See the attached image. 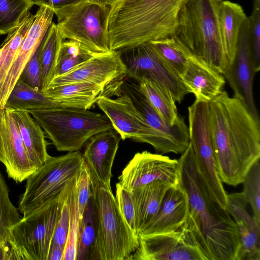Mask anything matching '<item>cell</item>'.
<instances>
[{
  "instance_id": "obj_4",
  "label": "cell",
  "mask_w": 260,
  "mask_h": 260,
  "mask_svg": "<svg viewBox=\"0 0 260 260\" xmlns=\"http://www.w3.org/2000/svg\"><path fill=\"white\" fill-rule=\"evenodd\" d=\"M222 0H186L171 35L193 54L223 75L229 67L220 35L218 11Z\"/></svg>"
},
{
  "instance_id": "obj_5",
  "label": "cell",
  "mask_w": 260,
  "mask_h": 260,
  "mask_svg": "<svg viewBox=\"0 0 260 260\" xmlns=\"http://www.w3.org/2000/svg\"><path fill=\"white\" fill-rule=\"evenodd\" d=\"M77 175L55 199L23 216L8 230L10 260H47L62 204Z\"/></svg>"
},
{
  "instance_id": "obj_32",
  "label": "cell",
  "mask_w": 260,
  "mask_h": 260,
  "mask_svg": "<svg viewBox=\"0 0 260 260\" xmlns=\"http://www.w3.org/2000/svg\"><path fill=\"white\" fill-rule=\"evenodd\" d=\"M35 17V15L29 12L18 27L8 34L7 38L0 45V89Z\"/></svg>"
},
{
  "instance_id": "obj_31",
  "label": "cell",
  "mask_w": 260,
  "mask_h": 260,
  "mask_svg": "<svg viewBox=\"0 0 260 260\" xmlns=\"http://www.w3.org/2000/svg\"><path fill=\"white\" fill-rule=\"evenodd\" d=\"M149 43L162 59L179 77L192 52L171 35Z\"/></svg>"
},
{
  "instance_id": "obj_35",
  "label": "cell",
  "mask_w": 260,
  "mask_h": 260,
  "mask_svg": "<svg viewBox=\"0 0 260 260\" xmlns=\"http://www.w3.org/2000/svg\"><path fill=\"white\" fill-rule=\"evenodd\" d=\"M34 5L32 0H0V35L18 27Z\"/></svg>"
},
{
  "instance_id": "obj_13",
  "label": "cell",
  "mask_w": 260,
  "mask_h": 260,
  "mask_svg": "<svg viewBox=\"0 0 260 260\" xmlns=\"http://www.w3.org/2000/svg\"><path fill=\"white\" fill-rule=\"evenodd\" d=\"M138 239L129 260H206L185 223L167 232L139 234Z\"/></svg>"
},
{
  "instance_id": "obj_47",
  "label": "cell",
  "mask_w": 260,
  "mask_h": 260,
  "mask_svg": "<svg viewBox=\"0 0 260 260\" xmlns=\"http://www.w3.org/2000/svg\"><path fill=\"white\" fill-rule=\"evenodd\" d=\"M89 2L103 6H110L114 0H87Z\"/></svg>"
},
{
  "instance_id": "obj_24",
  "label": "cell",
  "mask_w": 260,
  "mask_h": 260,
  "mask_svg": "<svg viewBox=\"0 0 260 260\" xmlns=\"http://www.w3.org/2000/svg\"><path fill=\"white\" fill-rule=\"evenodd\" d=\"M172 186L157 180L130 191L135 208L138 235L155 216L166 192Z\"/></svg>"
},
{
  "instance_id": "obj_3",
  "label": "cell",
  "mask_w": 260,
  "mask_h": 260,
  "mask_svg": "<svg viewBox=\"0 0 260 260\" xmlns=\"http://www.w3.org/2000/svg\"><path fill=\"white\" fill-rule=\"evenodd\" d=\"M186 0H114L106 32L111 51H121L171 35Z\"/></svg>"
},
{
  "instance_id": "obj_46",
  "label": "cell",
  "mask_w": 260,
  "mask_h": 260,
  "mask_svg": "<svg viewBox=\"0 0 260 260\" xmlns=\"http://www.w3.org/2000/svg\"><path fill=\"white\" fill-rule=\"evenodd\" d=\"M10 259V248L7 241H0V260Z\"/></svg>"
},
{
  "instance_id": "obj_18",
  "label": "cell",
  "mask_w": 260,
  "mask_h": 260,
  "mask_svg": "<svg viewBox=\"0 0 260 260\" xmlns=\"http://www.w3.org/2000/svg\"><path fill=\"white\" fill-rule=\"evenodd\" d=\"M120 140L118 134L111 129L93 135L85 144L82 158L91 187L112 190V169Z\"/></svg>"
},
{
  "instance_id": "obj_44",
  "label": "cell",
  "mask_w": 260,
  "mask_h": 260,
  "mask_svg": "<svg viewBox=\"0 0 260 260\" xmlns=\"http://www.w3.org/2000/svg\"><path fill=\"white\" fill-rule=\"evenodd\" d=\"M79 0H32L35 5L38 6H46L53 10L68 5Z\"/></svg>"
},
{
  "instance_id": "obj_2",
  "label": "cell",
  "mask_w": 260,
  "mask_h": 260,
  "mask_svg": "<svg viewBox=\"0 0 260 260\" xmlns=\"http://www.w3.org/2000/svg\"><path fill=\"white\" fill-rule=\"evenodd\" d=\"M178 160L180 183L188 201L187 229L206 260H237L240 246L237 226L228 210L210 198L197 172L190 142Z\"/></svg>"
},
{
  "instance_id": "obj_43",
  "label": "cell",
  "mask_w": 260,
  "mask_h": 260,
  "mask_svg": "<svg viewBox=\"0 0 260 260\" xmlns=\"http://www.w3.org/2000/svg\"><path fill=\"white\" fill-rule=\"evenodd\" d=\"M76 188L81 217L92 194L89 172L84 161L77 176Z\"/></svg>"
},
{
  "instance_id": "obj_30",
  "label": "cell",
  "mask_w": 260,
  "mask_h": 260,
  "mask_svg": "<svg viewBox=\"0 0 260 260\" xmlns=\"http://www.w3.org/2000/svg\"><path fill=\"white\" fill-rule=\"evenodd\" d=\"M63 41L56 24L52 22L42 40L40 51L42 91L52 79L59 48Z\"/></svg>"
},
{
  "instance_id": "obj_34",
  "label": "cell",
  "mask_w": 260,
  "mask_h": 260,
  "mask_svg": "<svg viewBox=\"0 0 260 260\" xmlns=\"http://www.w3.org/2000/svg\"><path fill=\"white\" fill-rule=\"evenodd\" d=\"M97 54L77 42L63 41L59 48L52 79L70 72Z\"/></svg>"
},
{
  "instance_id": "obj_11",
  "label": "cell",
  "mask_w": 260,
  "mask_h": 260,
  "mask_svg": "<svg viewBox=\"0 0 260 260\" xmlns=\"http://www.w3.org/2000/svg\"><path fill=\"white\" fill-rule=\"evenodd\" d=\"M117 98L102 95L96 104L112 123L113 129L121 139H131L151 145L157 152L166 154L172 150L161 137L146 121L130 99L123 94Z\"/></svg>"
},
{
  "instance_id": "obj_25",
  "label": "cell",
  "mask_w": 260,
  "mask_h": 260,
  "mask_svg": "<svg viewBox=\"0 0 260 260\" xmlns=\"http://www.w3.org/2000/svg\"><path fill=\"white\" fill-rule=\"evenodd\" d=\"M105 88L88 82L47 87L42 91L62 107L89 110L103 95Z\"/></svg>"
},
{
  "instance_id": "obj_42",
  "label": "cell",
  "mask_w": 260,
  "mask_h": 260,
  "mask_svg": "<svg viewBox=\"0 0 260 260\" xmlns=\"http://www.w3.org/2000/svg\"><path fill=\"white\" fill-rule=\"evenodd\" d=\"M75 184L68 193L62 204L52 239L64 247H66L69 229L71 194Z\"/></svg>"
},
{
  "instance_id": "obj_39",
  "label": "cell",
  "mask_w": 260,
  "mask_h": 260,
  "mask_svg": "<svg viewBox=\"0 0 260 260\" xmlns=\"http://www.w3.org/2000/svg\"><path fill=\"white\" fill-rule=\"evenodd\" d=\"M80 220V215L75 183L70 197L69 229L63 260H76Z\"/></svg>"
},
{
  "instance_id": "obj_33",
  "label": "cell",
  "mask_w": 260,
  "mask_h": 260,
  "mask_svg": "<svg viewBox=\"0 0 260 260\" xmlns=\"http://www.w3.org/2000/svg\"><path fill=\"white\" fill-rule=\"evenodd\" d=\"M96 235V220L92 194L80 217L76 260H92Z\"/></svg>"
},
{
  "instance_id": "obj_10",
  "label": "cell",
  "mask_w": 260,
  "mask_h": 260,
  "mask_svg": "<svg viewBox=\"0 0 260 260\" xmlns=\"http://www.w3.org/2000/svg\"><path fill=\"white\" fill-rule=\"evenodd\" d=\"M208 103L195 101L188 108L189 142L193 151L197 172L210 198L226 209L228 194L216 168Z\"/></svg>"
},
{
  "instance_id": "obj_1",
  "label": "cell",
  "mask_w": 260,
  "mask_h": 260,
  "mask_svg": "<svg viewBox=\"0 0 260 260\" xmlns=\"http://www.w3.org/2000/svg\"><path fill=\"white\" fill-rule=\"evenodd\" d=\"M213 151L220 180L236 186L260 158V124L243 102L222 91L208 103Z\"/></svg>"
},
{
  "instance_id": "obj_28",
  "label": "cell",
  "mask_w": 260,
  "mask_h": 260,
  "mask_svg": "<svg viewBox=\"0 0 260 260\" xmlns=\"http://www.w3.org/2000/svg\"><path fill=\"white\" fill-rule=\"evenodd\" d=\"M61 106L42 91L32 88L20 79L14 85L5 105L12 110L25 111L28 113Z\"/></svg>"
},
{
  "instance_id": "obj_14",
  "label": "cell",
  "mask_w": 260,
  "mask_h": 260,
  "mask_svg": "<svg viewBox=\"0 0 260 260\" xmlns=\"http://www.w3.org/2000/svg\"><path fill=\"white\" fill-rule=\"evenodd\" d=\"M106 95L123 94L127 95L147 123L167 142L172 153L182 154L189 144L188 128L184 117L180 116L173 125L166 122L151 105L141 91L139 84L124 77L108 85Z\"/></svg>"
},
{
  "instance_id": "obj_9",
  "label": "cell",
  "mask_w": 260,
  "mask_h": 260,
  "mask_svg": "<svg viewBox=\"0 0 260 260\" xmlns=\"http://www.w3.org/2000/svg\"><path fill=\"white\" fill-rule=\"evenodd\" d=\"M110 6L79 0L53 10L59 33L64 40L77 42L94 53L111 51L106 32Z\"/></svg>"
},
{
  "instance_id": "obj_40",
  "label": "cell",
  "mask_w": 260,
  "mask_h": 260,
  "mask_svg": "<svg viewBox=\"0 0 260 260\" xmlns=\"http://www.w3.org/2000/svg\"><path fill=\"white\" fill-rule=\"evenodd\" d=\"M42 42L25 64L19 78L25 84L41 91L42 84L40 51Z\"/></svg>"
},
{
  "instance_id": "obj_20",
  "label": "cell",
  "mask_w": 260,
  "mask_h": 260,
  "mask_svg": "<svg viewBox=\"0 0 260 260\" xmlns=\"http://www.w3.org/2000/svg\"><path fill=\"white\" fill-rule=\"evenodd\" d=\"M248 17L241 28L234 60L223 75L234 91V96L241 100L254 117L259 120L253 93L255 73L251 64L248 47Z\"/></svg>"
},
{
  "instance_id": "obj_19",
  "label": "cell",
  "mask_w": 260,
  "mask_h": 260,
  "mask_svg": "<svg viewBox=\"0 0 260 260\" xmlns=\"http://www.w3.org/2000/svg\"><path fill=\"white\" fill-rule=\"evenodd\" d=\"M35 15V19L20 44L0 89V109L5 107L7 99L25 64L44 38L52 23L54 13L52 9L41 6Z\"/></svg>"
},
{
  "instance_id": "obj_8",
  "label": "cell",
  "mask_w": 260,
  "mask_h": 260,
  "mask_svg": "<svg viewBox=\"0 0 260 260\" xmlns=\"http://www.w3.org/2000/svg\"><path fill=\"white\" fill-rule=\"evenodd\" d=\"M83 160L79 151L50 157L26 179L18 210L23 215L36 210L56 198L79 173Z\"/></svg>"
},
{
  "instance_id": "obj_12",
  "label": "cell",
  "mask_w": 260,
  "mask_h": 260,
  "mask_svg": "<svg viewBox=\"0 0 260 260\" xmlns=\"http://www.w3.org/2000/svg\"><path fill=\"white\" fill-rule=\"evenodd\" d=\"M118 52L126 68V76L131 80L137 83L143 79L154 81L168 88L179 103L188 93L179 77L149 42Z\"/></svg>"
},
{
  "instance_id": "obj_38",
  "label": "cell",
  "mask_w": 260,
  "mask_h": 260,
  "mask_svg": "<svg viewBox=\"0 0 260 260\" xmlns=\"http://www.w3.org/2000/svg\"><path fill=\"white\" fill-rule=\"evenodd\" d=\"M248 20V47L250 58L255 73L260 70V0H253Z\"/></svg>"
},
{
  "instance_id": "obj_37",
  "label": "cell",
  "mask_w": 260,
  "mask_h": 260,
  "mask_svg": "<svg viewBox=\"0 0 260 260\" xmlns=\"http://www.w3.org/2000/svg\"><path fill=\"white\" fill-rule=\"evenodd\" d=\"M242 194L251 206L253 217L260 223V163L256 160L246 173L243 181Z\"/></svg>"
},
{
  "instance_id": "obj_17",
  "label": "cell",
  "mask_w": 260,
  "mask_h": 260,
  "mask_svg": "<svg viewBox=\"0 0 260 260\" xmlns=\"http://www.w3.org/2000/svg\"><path fill=\"white\" fill-rule=\"evenodd\" d=\"M126 72L119 52L111 51L98 54L70 72L53 78L46 87L88 82L106 88L125 77Z\"/></svg>"
},
{
  "instance_id": "obj_27",
  "label": "cell",
  "mask_w": 260,
  "mask_h": 260,
  "mask_svg": "<svg viewBox=\"0 0 260 260\" xmlns=\"http://www.w3.org/2000/svg\"><path fill=\"white\" fill-rule=\"evenodd\" d=\"M247 18L241 5L222 0L219 7L218 20L221 39L230 66L234 60L241 28Z\"/></svg>"
},
{
  "instance_id": "obj_7",
  "label": "cell",
  "mask_w": 260,
  "mask_h": 260,
  "mask_svg": "<svg viewBox=\"0 0 260 260\" xmlns=\"http://www.w3.org/2000/svg\"><path fill=\"white\" fill-rule=\"evenodd\" d=\"M91 188L96 220L92 260H127L139 246L138 236L122 216L112 190Z\"/></svg>"
},
{
  "instance_id": "obj_6",
  "label": "cell",
  "mask_w": 260,
  "mask_h": 260,
  "mask_svg": "<svg viewBox=\"0 0 260 260\" xmlns=\"http://www.w3.org/2000/svg\"><path fill=\"white\" fill-rule=\"evenodd\" d=\"M59 151H79L93 135L113 129L105 114L59 107L29 112Z\"/></svg>"
},
{
  "instance_id": "obj_29",
  "label": "cell",
  "mask_w": 260,
  "mask_h": 260,
  "mask_svg": "<svg viewBox=\"0 0 260 260\" xmlns=\"http://www.w3.org/2000/svg\"><path fill=\"white\" fill-rule=\"evenodd\" d=\"M142 93L160 117L167 123L173 125L178 120L176 101L166 87L150 80L137 82Z\"/></svg>"
},
{
  "instance_id": "obj_36",
  "label": "cell",
  "mask_w": 260,
  "mask_h": 260,
  "mask_svg": "<svg viewBox=\"0 0 260 260\" xmlns=\"http://www.w3.org/2000/svg\"><path fill=\"white\" fill-rule=\"evenodd\" d=\"M21 218L18 209L10 200L8 187L0 171V241H7L8 230Z\"/></svg>"
},
{
  "instance_id": "obj_22",
  "label": "cell",
  "mask_w": 260,
  "mask_h": 260,
  "mask_svg": "<svg viewBox=\"0 0 260 260\" xmlns=\"http://www.w3.org/2000/svg\"><path fill=\"white\" fill-rule=\"evenodd\" d=\"M226 210L235 222L240 246L237 260H260V223L247 211L242 192L228 194Z\"/></svg>"
},
{
  "instance_id": "obj_23",
  "label": "cell",
  "mask_w": 260,
  "mask_h": 260,
  "mask_svg": "<svg viewBox=\"0 0 260 260\" xmlns=\"http://www.w3.org/2000/svg\"><path fill=\"white\" fill-rule=\"evenodd\" d=\"M188 213V201L185 190L180 183L172 186L166 192L155 216L139 234H157L176 230L185 223Z\"/></svg>"
},
{
  "instance_id": "obj_21",
  "label": "cell",
  "mask_w": 260,
  "mask_h": 260,
  "mask_svg": "<svg viewBox=\"0 0 260 260\" xmlns=\"http://www.w3.org/2000/svg\"><path fill=\"white\" fill-rule=\"evenodd\" d=\"M179 78L188 93L199 102L212 100L223 91L225 83L222 74L192 53Z\"/></svg>"
},
{
  "instance_id": "obj_15",
  "label": "cell",
  "mask_w": 260,
  "mask_h": 260,
  "mask_svg": "<svg viewBox=\"0 0 260 260\" xmlns=\"http://www.w3.org/2000/svg\"><path fill=\"white\" fill-rule=\"evenodd\" d=\"M180 179L178 160L144 151L134 155L119 176L118 183L130 191L157 180L176 185Z\"/></svg>"
},
{
  "instance_id": "obj_45",
  "label": "cell",
  "mask_w": 260,
  "mask_h": 260,
  "mask_svg": "<svg viewBox=\"0 0 260 260\" xmlns=\"http://www.w3.org/2000/svg\"><path fill=\"white\" fill-rule=\"evenodd\" d=\"M65 247L52 241L47 260H63Z\"/></svg>"
},
{
  "instance_id": "obj_26",
  "label": "cell",
  "mask_w": 260,
  "mask_h": 260,
  "mask_svg": "<svg viewBox=\"0 0 260 260\" xmlns=\"http://www.w3.org/2000/svg\"><path fill=\"white\" fill-rule=\"evenodd\" d=\"M12 112L28 156L38 169L50 157L45 133L29 113L21 110H12Z\"/></svg>"
},
{
  "instance_id": "obj_41",
  "label": "cell",
  "mask_w": 260,
  "mask_h": 260,
  "mask_svg": "<svg viewBox=\"0 0 260 260\" xmlns=\"http://www.w3.org/2000/svg\"><path fill=\"white\" fill-rule=\"evenodd\" d=\"M116 200L122 216L132 231L138 236L136 228L135 211L131 193L120 185L116 184Z\"/></svg>"
},
{
  "instance_id": "obj_16",
  "label": "cell",
  "mask_w": 260,
  "mask_h": 260,
  "mask_svg": "<svg viewBox=\"0 0 260 260\" xmlns=\"http://www.w3.org/2000/svg\"><path fill=\"white\" fill-rule=\"evenodd\" d=\"M0 161L9 177L17 183L37 170L26 153L12 110L6 107L0 109Z\"/></svg>"
}]
</instances>
